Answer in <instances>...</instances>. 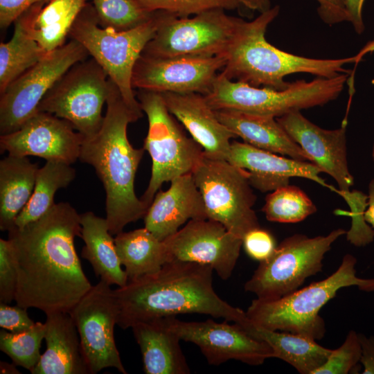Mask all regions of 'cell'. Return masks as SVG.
<instances>
[{
	"label": "cell",
	"instance_id": "6da1fadb",
	"mask_svg": "<svg viewBox=\"0 0 374 374\" xmlns=\"http://www.w3.org/2000/svg\"><path fill=\"white\" fill-rule=\"evenodd\" d=\"M81 229L80 214L60 202L38 220L8 231L18 271L17 305L46 314L69 312L91 290L74 244Z\"/></svg>",
	"mask_w": 374,
	"mask_h": 374
},
{
	"label": "cell",
	"instance_id": "7a4b0ae2",
	"mask_svg": "<svg viewBox=\"0 0 374 374\" xmlns=\"http://www.w3.org/2000/svg\"><path fill=\"white\" fill-rule=\"evenodd\" d=\"M213 269L207 265L171 260L155 274L130 281L114 290L123 329L152 319L198 313L223 318L242 328L246 312L222 299L213 287Z\"/></svg>",
	"mask_w": 374,
	"mask_h": 374
},
{
	"label": "cell",
	"instance_id": "3957f363",
	"mask_svg": "<svg viewBox=\"0 0 374 374\" xmlns=\"http://www.w3.org/2000/svg\"><path fill=\"white\" fill-rule=\"evenodd\" d=\"M109 80L102 125L93 136L84 139L79 160L93 166L103 183L106 194L105 218L109 232L116 235L129 223L144 217L148 206L134 190V179L145 149L134 148L127 134L129 123L139 118Z\"/></svg>",
	"mask_w": 374,
	"mask_h": 374
},
{
	"label": "cell",
	"instance_id": "277c9868",
	"mask_svg": "<svg viewBox=\"0 0 374 374\" xmlns=\"http://www.w3.org/2000/svg\"><path fill=\"white\" fill-rule=\"evenodd\" d=\"M276 6L251 21H246L220 73L231 80L251 86L283 90L290 82L285 77L295 73H307L321 78H333L343 73L352 75L344 68L354 62L353 56L340 59H317L296 55L269 44L265 39L269 24L278 16Z\"/></svg>",
	"mask_w": 374,
	"mask_h": 374
},
{
	"label": "cell",
	"instance_id": "5b68a950",
	"mask_svg": "<svg viewBox=\"0 0 374 374\" xmlns=\"http://www.w3.org/2000/svg\"><path fill=\"white\" fill-rule=\"evenodd\" d=\"M356 264L355 256L346 254L338 269L326 278L276 300L254 299L246 314L257 326L319 340L326 331L319 312L340 289L357 286L364 292H374V278L358 277Z\"/></svg>",
	"mask_w": 374,
	"mask_h": 374
},
{
	"label": "cell",
	"instance_id": "8992f818",
	"mask_svg": "<svg viewBox=\"0 0 374 374\" xmlns=\"http://www.w3.org/2000/svg\"><path fill=\"white\" fill-rule=\"evenodd\" d=\"M165 10H156L145 23L134 28L117 31L102 27L96 10L87 3L75 19L69 37L80 43L107 72L118 88L124 101L139 118L143 116L132 86L134 66L148 42L154 36Z\"/></svg>",
	"mask_w": 374,
	"mask_h": 374
},
{
	"label": "cell",
	"instance_id": "52a82bcc",
	"mask_svg": "<svg viewBox=\"0 0 374 374\" xmlns=\"http://www.w3.org/2000/svg\"><path fill=\"white\" fill-rule=\"evenodd\" d=\"M350 76L343 73L333 78L319 77L310 82L299 80L290 82L285 89L276 90L233 81L220 72L204 96L213 110L233 109L279 118L336 99Z\"/></svg>",
	"mask_w": 374,
	"mask_h": 374
},
{
	"label": "cell",
	"instance_id": "ba28073f",
	"mask_svg": "<svg viewBox=\"0 0 374 374\" xmlns=\"http://www.w3.org/2000/svg\"><path fill=\"white\" fill-rule=\"evenodd\" d=\"M276 119L292 139L310 157L312 163L337 183V193L350 208L348 215L352 222L348 235L357 240L368 237L372 232V228L364 220L368 195L350 190L354 179L347 161L346 119L340 128L335 130L319 127L303 116L300 111L291 112Z\"/></svg>",
	"mask_w": 374,
	"mask_h": 374
},
{
	"label": "cell",
	"instance_id": "9c48e42d",
	"mask_svg": "<svg viewBox=\"0 0 374 374\" xmlns=\"http://www.w3.org/2000/svg\"><path fill=\"white\" fill-rule=\"evenodd\" d=\"M136 96L148 121L143 148L151 157L152 171L141 199L149 207L163 183L193 172L203 157L204 150L186 135L168 111L161 93L139 89Z\"/></svg>",
	"mask_w": 374,
	"mask_h": 374
},
{
	"label": "cell",
	"instance_id": "30bf717a",
	"mask_svg": "<svg viewBox=\"0 0 374 374\" xmlns=\"http://www.w3.org/2000/svg\"><path fill=\"white\" fill-rule=\"evenodd\" d=\"M223 9L208 10L189 18L166 11L142 54L152 57L227 56L246 21Z\"/></svg>",
	"mask_w": 374,
	"mask_h": 374
},
{
	"label": "cell",
	"instance_id": "8fae6325",
	"mask_svg": "<svg viewBox=\"0 0 374 374\" xmlns=\"http://www.w3.org/2000/svg\"><path fill=\"white\" fill-rule=\"evenodd\" d=\"M346 233L344 229H337L327 235L294 234L285 238L268 259L260 262L244 290L265 301L290 294L308 278L321 271L325 254Z\"/></svg>",
	"mask_w": 374,
	"mask_h": 374
},
{
	"label": "cell",
	"instance_id": "7c38bea8",
	"mask_svg": "<svg viewBox=\"0 0 374 374\" xmlns=\"http://www.w3.org/2000/svg\"><path fill=\"white\" fill-rule=\"evenodd\" d=\"M208 219L240 238L260 227L253 206L256 200L246 170L227 160L203 156L192 172Z\"/></svg>",
	"mask_w": 374,
	"mask_h": 374
},
{
	"label": "cell",
	"instance_id": "4fadbf2b",
	"mask_svg": "<svg viewBox=\"0 0 374 374\" xmlns=\"http://www.w3.org/2000/svg\"><path fill=\"white\" fill-rule=\"evenodd\" d=\"M109 78L93 59L72 66L42 98L37 112L69 121L84 138L100 130L103 107L109 93Z\"/></svg>",
	"mask_w": 374,
	"mask_h": 374
},
{
	"label": "cell",
	"instance_id": "5bb4252c",
	"mask_svg": "<svg viewBox=\"0 0 374 374\" xmlns=\"http://www.w3.org/2000/svg\"><path fill=\"white\" fill-rule=\"evenodd\" d=\"M89 56L78 42L70 39L47 53L12 82L0 98L1 135L12 132L37 112L42 98L74 64Z\"/></svg>",
	"mask_w": 374,
	"mask_h": 374
},
{
	"label": "cell",
	"instance_id": "9a60e30c",
	"mask_svg": "<svg viewBox=\"0 0 374 374\" xmlns=\"http://www.w3.org/2000/svg\"><path fill=\"white\" fill-rule=\"evenodd\" d=\"M110 286L100 280L69 312L91 374L106 368L127 373L114 339L119 309Z\"/></svg>",
	"mask_w": 374,
	"mask_h": 374
},
{
	"label": "cell",
	"instance_id": "2e32d148",
	"mask_svg": "<svg viewBox=\"0 0 374 374\" xmlns=\"http://www.w3.org/2000/svg\"><path fill=\"white\" fill-rule=\"evenodd\" d=\"M227 56L152 57L141 54L133 69V89L159 93H199L211 89Z\"/></svg>",
	"mask_w": 374,
	"mask_h": 374
},
{
	"label": "cell",
	"instance_id": "e0dca14e",
	"mask_svg": "<svg viewBox=\"0 0 374 374\" xmlns=\"http://www.w3.org/2000/svg\"><path fill=\"white\" fill-rule=\"evenodd\" d=\"M168 327L181 340L197 345L211 365L218 366L231 359L259 366L273 357L271 348L247 333L237 323L184 321L175 317H164Z\"/></svg>",
	"mask_w": 374,
	"mask_h": 374
},
{
	"label": "cell",
	"instance_id": "ac0fdd59",
	"mask_svg": "<svg viewBox=\"0 0 374 374\" xmlns=\"http://www.w3.org/2000/svg\"><path fill=\"white\" fill-rule=\"evenodd\" d=\"M163 242L168 262L207 265L223 280L231 277L242 246V238L210 219L190 220Z\"/></svg>",
	"mask_w": 374,
	"mask_h": 374
},
{
	"label": "cell",
	"instance_id": "d6986e66",
	"mask_svg": "<svg viewBox=\"0 0 374 374\" xmlns=\"http://www.w3.org/2000/svg\"><path fill=\"white\" fill-rule=\"evenodd\" d=\"M84 136L66 120L37 112L17 130L1 135V153L35 156L71 165L79 159Z\"/></svg>",
	"mask_w": 374,
	"mask_h": 374
},
{
	"label": "cell",
	"instance_id": "ffe728a7",
	"mask_svg": "<svg viewBox=\"0 0 374 374\" xmlns=\"http://www.w3.org/2000/svg\"><path fill=\"white\" fill-rule=\"evenodd\" d=\"M227 161L246 170L252 188L261 193L272 192L289 185L291 177L305 178L337 190L319 176L321 171L314 163L278 156L244 142H231Z\"/></svg>",
	"mask_w": 374,
	"mask_h": 374
},
{
	"label": "cell",
	"instance_id": "44dd1931",
	"mask_svg": "<svg viewBox=\"0 0 374 374\" xmlns=\"http://www.w3.org/2000/svg\"><path fill=\"white\" fill-rule=\"evenodd\" d=\"M168 111L203 148L205 157L227 160L235 135L217 118L204 96L199 93H161Z\"/></svg>",
	"mask_w": 374,
	"mask_h": 374
},
{
	"label": "cell",
	"instance_id": "7402d4cb",
	"mask_svg": "<svg viewBox=\"0 0 374 374\" xmlns=\"http://www.w3.org/2000/svg\"><path fill=\"white\" fill-rule=\"evenodd\" d=\"M143 218L145 227L161 241L190 220L208 219L192 172L173 179L168 190H159Z\"/></svg>",
	"mask_w": 374,
	"mask_h": 374
},
{
	"label": "cell",
	"instance_id": "603a6c76",
	"mask_svg": "<svg viewBox=\"0 0 374 374\" xmlns=\"http://www.w3.org/2000/svg\"><path fill=\"white\" fill-rule=\"evenodd\" d=\"M46 348L32 374H91L69 312L46 314Z\"/></svg>",
	"mask_w": 374,
	"mask_h": 374
},
{
	"label": "cell",
	"instance_id": "cb8c5ba5",
	"mask_svg": "<svg viewBox=\"0 0 374 374\" xmlns=\"http://www.w3.org/2000/svg\"><path fill=\"white\" fill-rule=\"evenodd\" d=\"M218 120L235 136L255 148L312 163L276 118L233 109L215 110Z\"/></svg>",
	"mask_w": 374,
	"mask_h": 374
},
{
	"label": "cell",
	"instance_id": "d4e9b609",
	"mask_svg": "<svg viewBox=\"0 0 374 374\" xmlns=\"http://www.w3.org/2000/svg\"><path fill=\"white\" fill-rule=\"evenodd\" d=\"M131 328L140 347L146 374L190 373L179 344L181 339L163 318L139 322Z\"/></svg>",
	"mask_w": 374,
	"mask_h": 374
},
{
	"label": "cell",
	"instance_id": "484cf974",
	"mask_svg": "<svg viewBox=\"0 0 374 374\" xmlns=\"http://www.w3.org/2000/svg\"><path fill=\"white\" fill-rule=\"evenodd\" d=\"M88 0H51L25 10L28 31L46 53L65 44L71 28Z\"/></svg>",
	"mask_w": 374,
	"mask_h": 374
},
{
	"label": "cell",
	"instance_id": "4316f807",
	"mask_svg": "<svg viewBox=\"0 0 374 374\" xmlns=\"http://www.w3.org/2000/svg\"><path fill=\"white\" fill-rule=\"evenodd\" d=\"M80 224L81 238L84 242L81 256L90 262L96 276L100 280L119 287L126 285L128 278L121 267L106 218L88 211L80 214Z\"/></svg>",
	"mask_w": 374,
	"mask_h": 374
},
{
	"label": "cell",
	"instance_id": "83f0119b",
	"mask_svg": "<svg viewBox=\"0 0 374 374\" xmlns=\"http://www.w3.org/2000/svg\"><path fill=\"white\" fill-rule=\"evenodd\" d=\"M39 167L27 157L8 154L0 161V229L9 231L28 202Z\"/></svg>",
	"mask_w": 374,
	"mask_h": 374
},
{
	"label": "cell",
	"instance_id": "f1b7e54d",
	"mask_svg": "<svg viewBox=\"0 0 374 374\" xmlns=\"http://www.w3.org/2000/svg\"><path fill=\"white\" fill-rule=\"evenodd\" d=\"M244 330L253 337L265 342L271 348L273 357L288 363L301 374H314L332 351L319 345L316 340L257 326L251 321Z\"/></svg>",
	"mask_w": 374,
	"mask_h": 374
},
{
	"label": "cell",
	"instance_id": "f546056e",
	"mask_svg": "<svg viewBox=\"0 0 374 374\" xmlns=\"http://www.w3.org/2000/svg\"><path fill=\"white\" fill-rule=\"evenodd\" d=\"M114 241L128 282L157 273L169 260L164 242L145 227L122 231L116 235Z\"/></svg>",
	"mask_w": 374,
	"mask_h": 374
},
{
	"label": "cell",
	"instance_id": "4dcf8cb0",
	"mask_svg": "<svg viewBox=\"0 0 374 374\" xmlns=\"http://www.w3.org/2000/svg\"><path fill=\"white\" fill-rule=\"evenodd\" d=\"M75 176V170L70 164L46 161L37 170L33 194L17 217L15 226L23 227L44 215L55 204L56 192L67 187Z\"/></svg>",
	"mask_w": 374,
	"mask_h": 374
},
{
	"label": "cell",
	"instance_id": "1f68e13d",
	"mask_svg": "<svg viewBox=\"0 0 374 374\" xmlns=\"http://www.w3.org/2000/svg\"><path fill=\"white\" fill-rule=\"evenodd\" d=\"M13 24L12 38L0 44V94L47 53L31 37L22 15Z\"/></svg>",
	"mask_w": 374,
	"mask_h": 374
},
{
	"label": "cell",
	"instance_id": "d6a6232c",
	"mask_svg": "<svg viewBox=\"0 0 374 374\" xmlns=\"http://www.w3.org/2000/svg\"><path fill=\"white\" fill-rule=\"evenodd\" d=\"M262 211L270 222L296 223L314 213L317 207L299 187L289 184L269 193Z\"/></svg>",
	"mask_w": 374,
	"mask_h": 374
},
{
	"label": "cell",
	"instance_id": "836d02e7",
	"mask_svg": "<svg viewBox=\"0 0 374 374\" xmlns=\"http://www.w3.org/2000/svg\"><path fill=\"white\" fill-rule=\"evenodd\" d=\"M45 333V323L39 321L29 330L21 333L1 330L0 350L15 365L31 373L41 358L40 348Z\"/></svg>",
	"mask_w": 374,
	"mask_h": 374
},
{
	"label": "cell",
	"instance_id": "e575fe53",
	"mask_svg": "<svg viewBox=\"0 0 374 374\" xmlns=\"http://www.w3.org/2000/svg\"><path fill=\"white\" fill-rule=\"evenodd\" d=\"M99 24L117 31L127 30L148 21L154 12H148L139 0H91Z\"/></svg>",
	"mask_w": 374,
	"mask_h": 374
},
{
	"label": "cell",
	"instance_id": "d590c367",
	"mask_svg": "<svg viewBox=\"0 0 374 374\" xmlns=\"http://www.w3.org/2000/svg\"><path fill=\"white\" fill-rule=\"evenodd\" d=\"M148 12L165 10L177 17H188L213 9L234 10L242 6L241 0H139Z\"/></svg>",
	"mask_w": 374,
	"mask_h": 374
},
{
	"label": "cell",
	"instance_id": "8d00e7d4",
	"mask_svg": "<svg viewBox=\"0 0 374 374\" xmlns=\"http://www.w3.org/2000/svg\"><path fill=\"white\" fill-rule=\"evenodd\" d=\"M362 347L359 335L350 330L340 347L332 350L325 363L314 374H347L360 362Z\"/></svg>",
	"mask_w": 374,
	"mask_h": 374
},
{
	"label": "cell",
	"instance_id": "74e56055",
	"mask_svg": "<svg viewBox=\"0 0 374 374\" xmlns=\"http://www.w3.org/2000/svg\"><path fill=\"white\" fill-rule=\"evenodd\" d=\"M18 285V271L10 241L0 239V302L15 301Z\"/></svg>",
	"mask_w": 374,
	"mask_h": 374
},
{
	"label": "cell",
	"instance_id": "f35d334b",
	"mask_svg": "<svg viewBox=\"0 0 374 374\" xmlns=\"http://www.w3.org/2000/svg\"><path fill=\"white\" fill-rule=\"evenodd\" d=\"M242 246L249 257L260 262L268 259L277 247L271 233L260 227L245 234L242 238Z\"/></svg>",
	"mask_w": 374,
	"mask_h": 374
},
{
	"label": "cell",
	"instance_id": "ab89813d",
	"mask_svg": "<svg viewBox=\"0 0 374 374\" xmlns=\"http://www.w3.org/2000/svg\"><path fill=\"white\" fill-rule=\"evenodd\" d=\"M35 322L27 312V309L16 304L10 306L0 303V327L12 333H21L31 329Z\"/></svg>",
	"mask_w": 374,
	"mask_h": 374
},
{
	"label": "cell",
	"instance_id": "60d3db41",
	"mask_svg": "<svg viewBox=\"0 0 374 374\" xmlns=\"http://www.w3.org/2000/svg\"><path fill=\"white\" fill-rule=\"evenodd\" d=\"M51 0H0V27H9L25 10L33 5Z\"/></svg>",
	"mask_w": 374,
	"mask_h": 374
},
{
	"label": "cell",
	"instance_id": "b9f144b4",
	"mask_svg": "<svg viewBox=\"0 0 374 374\" xmlns=\"http://www.w3.org/2000/svg\"><path fill=\"white\" fill-rule=\"evenodd\" d=\"M319 3L318 14L327 24L333 25L349 21V15L344 0H317Z\"/></svg>",
	"mask_w": 374,
	"mask_h": 374
},
{
	"label": "cell",
	"instance_id": "7bdbcfd3",
	"mask_svg": "<svg viewBox=\"0 0 374 374\" xmlns=\"http://www.w3.org/2000/svg\"><path fill=\"white\" fill-rule=\"evenodd\" d=\"M362 347L360 362L364 370L363 374H374V337H367L362 333H358Z\"/></svg>",
	"mask_w": 374,
	"mask_h": 374
},
{
	"label": "cell",
	"instance_id": "ee69618b",
	"mask_svg": "<svg viewBox=\"0 0 374 374\" xmlns=\"http://www.w3.org/2000/svg\"><path fill=\"white\" fill-rule=\"evenodd\" d=\"M365 0H344L346 10L355 30L361 34L364 30L362 19V7Z\"/></svg>",
	"mask_w": 374,
	"mask_h": 374
},
{
	"label": "cell",
	"instance_id": "f6af8a7d",
	"mask_svg": "<svg viewBox=\"0 0 374 374\" xmlns=\"http://www.w3.org/2000/svg\"><path fill=\"white\" fill-rule=\"evenodd\" d=\"M364 220L374 229V178L371 180L368 184L367 207L364 212Z\"/></svg>",
	"mask_w": 374,
	"mask_h": 374
},
{
	"label": "cell",
	"instance_id": "bcb514c9",
	"mask_svg": "<svg viewBox=\"0 0 374 374\" xmlns=\"http://www.w3.org/2000/svg\"><path fill=\"white\" fill-rule=\"evenodd\" d=\"M242 6L263 12L271 8L269 0H241Z\"/></svg>",
	"mask_w": 374,
	"mask_h": 374
},
{
	"label": "cell",
	"instance_id": "7dc6e473",
	"mask_svg": "<svg viewBox=\"0 0 374 374\" xmlns=\"http://www.w3.org/2000/svg\"><path fill=\"white\" fill-rule=\"evenodd\" d=\"M374 53V39L368 42L358 53L353 56L354 63H359L363 57L368 54Z\"/></svg>",
	"mask_w": 374,
	"mask_h": 374
},
{
	"label": "cell",
	"instance_id": "c3c4849f",
	"mask_svg": "<svg viewBox=\"0 0 374 374\" xmlns=\"http://www.w3.org/2000/svg\"><path fill=\"white\" fill-rule=\"evenodd\" d=\"M15 366L9 364L8 363L1 362V373H19L18 371L15 368Z\"/></svg>",
	"mask_w": 374,
	"mask_h": 374
},
{
	"label": "cell",
	"instance_id": "681fc988",
	"mask_svg": "<svg viewBox=\"0 0 374 374\" xmlns=\"http://www.w3.org/2000/svg\"><path fill=\"white\" fill-rule=\"evenodd\" d=\"M371 155H372V159H373V160L374 161V145L373 146L372 154Z\"/></svg>",
	"mask_w": 374,
	"mask_h": 374
}]
</instances>
